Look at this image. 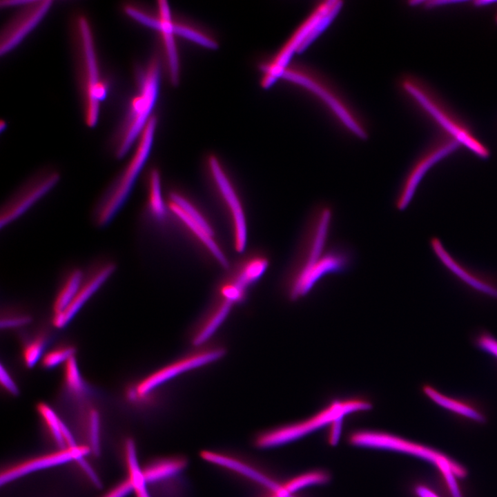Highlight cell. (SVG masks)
Wrapping results in <instances>:
<instances>
[{"label":"cell","instance_id":"cell-29","mask_svg":"<svg viewBox=\"0 0 497 497\" xmlns=\"http://www.w3.org/2000/svg\"><path fill=\"white\" fill-rule=\"evenodd\" d=\"M76 350L72 346H64L52 349L44 353L41 362L46 369H53L62 363H66L75 356Z\"/></svg>","mask_w":497,"mask_h":497},{"label":"cell","instance_id":"cell-9","mask_svg":"<svg viewBox=\"0 0 497 497\" xmlns=\"http://www.w3.org/2000/svg\"><path fill=\"white\" fill-rule=\"evenodd\" d=\"M226 349L220 344L208 342L151 372L129 386L126 397L131 402L144 405L151 402L156 391L178 376L201 368L221 359Z\"/></svg>","mask_w":497,"mask_h":497},{"label":"cell","instance_id":"cell-15","mask_svg":"<svg viewBox=\"0 0 497 497\" xmlns=\"http://www.w3.org/2000/svg\"><path fill=\"white\" fill-rule=\"evenodd\" d=\"M146 27L155 30L161 37L170 81L174 86L179 83L180 66L179 54L173 28V14L166 1L159 0L157 8L152 12Z\"/></svg>","mask_w":497,"mask_h":497},{"label":"cell","instance_id":"cell-12","mask_svg":"<svg viewBox=\"0 0 497 497\" xmlns=\"http://www.w3.org/2000/svg\"><path fill=\"white\" fill-rule=\"evenodd\" d=\"M460 146L456 140L444 135L427 148L413 162L405 176L395 199L396 208L400 211L405 209L427 171Z\"/></svg>","mask_w":497,"mask_h":497},{"label":"cell","instance_id":"cell-11","mask_svg":"<svg viewBox=\"0 0 497 497\" xmlns=\"http://www.w3.org/2000/svg\"><path fill=\"white\" fill-rule=\"evenodd\" d=\"M60 179L55 169L46 168L28 178L6 200L1 211V228L21 216L52 190Z\"/></svg>","mask_w":497,"mask_h":497},{"label":"cell","instance_id":"cell-26","mask_svg":"<svg viewBox=\"0 0 497 497\" xmlns=\"http://www.w3.org/2000/svg\"><path fill=\"white\" fill-rule=\"evenodd\" d=\"M64 381L68 390L72 396L80 398L86 394V387L81 375L75 356L64 364Z\"/></svg>","mask_w":497,"mask_h":497},{"label":"cell","instance_id":"cell-10","mask_svg":"<svg viewBox=\"0 0 497 497\" xmlns=\"http://www.w3.org/2000/svg\"><path fill=\"white\" fill-rule=\"evenodd\" d=\"M77 28L83 73L85 122L93 128L98 122L101 103L106 97L108 86L101 76L92 30L85 17H79Z\"/></svg>","mask_w":497,"mask_h":497},{"label":"cell","instance_id":"cell-6","mask_svg":"<svg viewBox=\"0 0 497 497\" xmlns=\"http://www.w3.org/2000/svg\"><path fill=\"white\" fill-rule=\"evenodd\" d=\"M341 1H326L315 6L280 49L260 66L261 86L270 88L292 61L293 55L306 48L331 23L342 8Z\"/></svg>","mask_w":497,"mask_h":497},{"label":"cell","instance_id":"cell-8","mask_svg":"<svg viewBox=\"0 0 497 497\" xmlns=\"http://www.w3.org/2000/svg\"><path fill=\"white\" fill-rule=\"evenodd\" d=\"M371 408V402L364 398L335 400L306 419L261 432L255 438L254 445L260 449L276 447L329 426L350 413Z\"/></svg>","mask_w":497,"mask_h":497},{"label":"cell","instance_id":"cell-34","mask_svg":"<svg viewBox=\"0 0 497 497\" xmlns=\"http://www.w3.org/2000/svg\"><path fill=\"white\" fill-rule=\"evenodd\" d=\"M342 420L335 421L329 426L327 440L331 445H335L338 441L342 429Z\"/></svg>","mask_w":497,"mask_h":497},{"label":"cell","instance_id":"cell-21","mask_svg":"<svg viewBox=\"0 0 497 497\" xmlns=\"http://www.w3.org/2000/svg\"><path fill=\"white\" fill-rule=\"evenodd\" d=\"M187 464V459L181 456L157 458L142 468L144 478L147 484L164 482L179 475Z\"/></svg>","mask_w":497,"mask_h":497},{"label":"cell","instance_id":"cell-1","mask_svg":"<svg viewBox=\"0 0 497 497\" xmlns=\"http://www.w3.org/2000/svg\"><path fill=\"white\" fill-rule=\"evenodd\" d=\"M333 218V208L326 203L309 213L284 282L291 300L307 295L326 275L343 273L351 266L352 251L342 244L329 243Z\"/></svg>","mask_w":497,"mask_h":497},{"label":"cell","instance_id":"cell-24","mask_svg":"<svg viewBox=\"0 0 497 497\" xmlns=\"http://www.w3.org/2000/svg\"><path fill=\"white\" fill-rule=\"evenodd\" d=\"M147 206L149 213L155 220H164L167 208L162 197L160 174L156 168L151 169L148 174Z\"/></svg>","mask_w":497,"mask_h":497},{"label":"cell","instance_id":"cell-2","mask_svg":"<svg viewBox=\"0 0 497 497\" xmlns=\"http://www.w3.org/2000/svg\"><path fill=\"white\" fill-rule=\"evenodd\" d=\"M348 441L353 446L390 450L429 462L439 471L450 496L464 497L458 479L467 476V469L435 449L391 433L371 430L353 431L349 435Z\"/></svg>","mask_w":497,"mask_h":497},{"label":"cell","instance_id":"cell-17","mask_svg":"<svg viewBox=\"0 0 497 497\" xmlns=\"http://www.w3.org/2000/svg\"><path fill=\"white\" fill-rule=\"evenodd\" d=\"M116 269L114 261L106 260L97 263L84 281L70 305L61 313L53 315L52 324L57 329L66 327L87 301L100 289Z\"/></svg>","mask_w":497,"mask_h":497},{"label":"cell","instance_id":"cell-13","mask_svg":"<svg viewBox=\"0 0 497 497\" xmlns=\"http://www.w3.org/2000/svg\"><path fill=\"white\" fill-rule=\"evenodd\" d=\"M52 1H27L3 28L0 37V54H8L15 48L43 19L52 7Z\"/></svg>","mask_w":497,"mask_h":497},{"label":"cell","instance_id":"cell-7","mask_svg":"<svg viewBox=\"0 0 497 497\" xmlns=\"http://www.w3.org/2000/svg\"><path fill=\"white\" fill-rule=\"evenodd\" d=\"M157 123L153 115L140 135L130 158L95 205L92 216L97 226L109 224L128 199L150 155Z\"/></svg>","mask_w":497,"mask_h":497},{"label":"cell","instance_id":"cell-4","mask_svg":"<svg viewBox=\"0 0 497 497\" xmlns=\"http://www.w3.org/2000/svg\"><path fill=\"white\" fill-rule=\"evenodd\" d=\"M160 79L161 61L157 55H153L139 71L136 93L129 104L115 140L114 150L117 158L124 157L130 150L154 115Z\"/></svg>","mask_w":497,"mask_h":497},{"label":"cell","instance_id":"cell-32","mask_svg":"<svg viewBox=\"0 0 497 497\" xmlns=\"http://www.w3.org/2000/svg\"><path fill=\"white\" fill-rule=\"evenodd\" d=\"M0 382L4 390L11 396H17L19 394L17 384L3 364H1Z\"/></svg>","mask_w":497,"mask_h":497},{"label":"cell","instance_id":"cell-22","mask_svg":"<svg viewBox=\"0 0 497 497\" xmlns=\"http://www.w3.org/2000/svg\"><path fill=\"white\" fill-rule=\"evenodd\" d=\"M173 28L176 36L182 37L209 50H216L219 43L216 38L204 28L194 22L173 16Z\"/></svg>","mask_w":497,"mask_h":497},{"label":"cell","instance_id":"cell-18","mask_svg":"<svg viewBox=\"0 0 497 497\" xmlns=\"http://www.w3.org/2000/svg\"><path fill=\"white\" fill-rule=\"evenodd\" d=\"M431 246L433 253L444 266L458 279L474 291L497 300L496 282L463 266L446 250L439 239L433 238Z\"/></svg>","mask_w":497,"mask_h":497},{"label":"cell","instance_id":"cell-5","mask_svg":"<svg viewBox=\"0 0 497 497\" xmlns=\"http://www.w3.org/2000/svg\"><path fill=\"white\" fill-rule=\"evenodd\" d=\"M400 88L440 127L445 135L464 146L480 158L485 159L489 151L476 136L471 128L418 77H403Z\"/></svg>","mask_w":497,"mask_h":497},{"label":"cell","instance_id":"cell-20","mask_svg":"<svg viewBox=\"0 0 497 497\" xmlns=\"http://www.w3.org/2000/svg\"><path fill=\"white\" fill-rule=\"evenodd\" d=\"M169 210L181 220L182 222L194 234V235L203 244L211 253L217 263L224 269H228L229 262L214 240V232H211L202 226L195 220L186 215L182 209L174 202L169 201L168 204Z\"/></svg>","mask_w":497,"mask_h":497},{"label":"cell","instance_id":"cell-30","mask_svg":"<svg viewBox=\"0 0 497 497\" xmlns=\"http://www.w3.org/2000/svg\"><path fill=\"white\" fill-rule=\"evenodd\" d=\"M474 342L478 349L497 359V338L491 334L480 332L474 338Z\"/></svg>","mask_w":497,"mask_h":497},{"label":"cell","instance_id":"cell-33","mask_svg":"<svg viewBox=\"0 0 497 497\" xmlns=\"http://www.w3.org/2000/svg\"><path fill=\"white\" fill-rule=\"evenodd\" d=\"M133 491L134 492L133 484L126 478L111 488L101 497H126Z\"/></svg>","mask_w":497,"mask_h":497},{"label":"cell","instance_id":"cell-35","mask_svg":"<svg viewBox=\"0 0 497 497\" xmlns=\"http://www.w3.org/2000/svg\"><path fill=\"white\" fill-rule=\"evenodd\" d=\"M414 491L418 497H440L433 489L425 485L416 486Z\"/></svg>","mask_w":497,"mask_h":497},{"label":"cell","instance_id":"cell-25","mask_svg":"<svg viewBox=\"0 0 497 497\" xmlns=\"http://www.w3.org/2000/svg\"><path fill=\"white\" fill-rule=\"evenodd\" d=\"M37 410L59 449L66 448L61 432L63 421L59 418L56 412L45 402H39L37 405Z\"/></svg>","mask_w":497,"mask_h":497},{"label":"cell","instance_id":"cell-27","mask_svg":"<svg viewBox=\"0 0 497 497\" xmlns=\"http://www.w3.org/2000/svg\"><path fill=\"white\" fill-rule=\"evenodd\" d=\"M86 425L88 446L90 449L91 453L98 455L101 447V420L97 409L93 408L89 410Z\"/></svg>","mask_w":497,"mask_h":497},{"label":"cell","instance_id":"cell-31","mask_svg":"<svg viewBox=\"0 0 497 497\" xmlns=\"http://www.w3.org/2000/svg\"><path fill=\"white\" fill-rule=\"evenodd\" d=\"M31 321V317L27 315L6 316L1 320V327L4 329L19 328L28 324Z\"/></svg>","mask_w":497,"mask_h":497},{"label":"cell","instance_id":"cell-23","mask_svg":"<svg viewBox=\"0 0 497 497\" xmlns=\"http://www.w3.org/2000/svg\"><path fill=\"white\" fill-rule=\"evenodd\" d=\"M84 279V273L79 269H74L68 273L55 296L52 305L53 315L63 312L70 305L77 293Z\"/></svg>","mask_w":497,"mask_h":497},{"label":"cell","instance_id":"cell-37","mask_svg":"<svg viewBox=\"0 0 497 497\" xmlns=\"http://www.w3.org/2000/svg\"><path fill=\"white\" fill-rule=\"evenodd\" d=\"M496 22H497V14H496Z\"/></svg>","mask_w":497,"mask_h":497},{"label":"cell","instance_id":"cell-3","mask_svg":"<svg viewBox=\"0 0 497 497\" xmlns=\"http://www.w3.org/2000/svg\"><path fill=\"white\" fill-rule=\"evenodd\" d=\"M280 79L299 86L311 93L356 138L365 140L369 137L367 126L358 113L334 84L313 68L292 61L284 70Z\"/></svg>","mask_w":497,"mask_h":497},{"label":"cell","instance_id":"cell-16","mask_svg":"<svg viewBox=\"0 0 497 497\" xmlns=\"http://www.w3.org/2000/svg\"><path fill=\"white\" fill-rule=\"evenodd\" d=\"M91 453L87 445H79L75 448L59 449L54 452L42 454L12 465L1 473L0 483L6 485L31 473L63 465L70 461H78Z\"/></svg>","mask_w":497,"mask_h":497},{"label":"cell","instance_id":"cell-28","mask_svg":"<svg viewBox=\"0 0 497 497\" xmlns=\"http://www.w3.org/2000/svg\"><path fill=\"white\" fill-rule=\"evenodd\" d=\"M46 338L44 336H37L28 342L22 351L23 363L27 368L34 367L37 363L41 360L44 355V349L46 345Z\"/></svg>","mask_w":497,"mask_h":497},{"label":"cell","instance_id":"cell-19","mask_svg":"<svg viewBox=\"0 0 497 497\" xmlns=\"http://www.w3.org/2000/svg\"><path fill=\"white\" fill-rule=\"evenodd\" d=\"M425 396L438 407L478 424L487 422L486 415L474 404L441 393L431 384L422 387Z\"/></svg>","mask_w":497,"mask_h":497},{"label":"cell","instance_id":"cell-14","mask_svg":"<svg viewBox=\"0 0 497 497\" xmlns=\"http://www.w3.org/2000/svg\"><path fill=\"white\" fill-rule=\"evenodd\" d=\"M208 166L231 216L235 249L238 253H242L247 243V224L242 203L216 156L211 155L208 157Z\"/></svg>","mask_w":497,"mask_h":497},{"label":"cell","instance_id":"cell-36","mask_svg":"<svg viewBox=\"0 0 497 497\" xmlns=\"http://www.w3.org/2000/svg\"><path fill=\"white\" fill-rule=\"evenodd\" d=\"M146 485L147 483L146 482H141L133 485L136 497H150Z\"/></svg>","mask_w":497,"mask_h":497}]
</instances>
